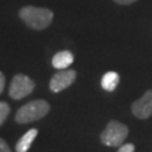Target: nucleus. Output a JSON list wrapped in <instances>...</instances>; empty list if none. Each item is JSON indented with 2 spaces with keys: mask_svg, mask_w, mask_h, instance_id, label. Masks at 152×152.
<instances>
[{
  "mask_svg": "<svg viewBox=\"0 0 152 152\" xmlns=\"http://www.w3.org/2000/svg\"><path fill=\"white\" fill-rule=\"evenodd\" d=\"M19 17L28 27L36 31L45 29L53 22V12L50 9L34 6L23 7L19 11Z\"/></svg>",
  "mask_w": 152,
  "mask_h": 152,
  "instance_id": "f257e3e1",
  "label": "nucleus"
},
{
  "mask_svg": "<svg viewBox=\"0 0 152 152\" xmlns=\"http://www.w3.org/2000/svg\"><path fill=\"white\" fill-rule=\"evenodd\" d=\"M50 104L44 99H35L25 104L17 110L15 121L18 124H28L46 116L50 112Z\"/></svg>",
  "mask_w": 152,
  "mask_h": 152,
  "instance_id": "f03ea898",
  "label": "nucleus"
},
{
  "mask_svg": "<svg viewBox=\"0 0 152 152\" xmlns=\"http://www.w3.org/2000/svg\"><path fill=\"white\" fill-rule=\"evenodd\" d=\"M129 135L127 125L118 121H110L100 134V140L107 147H121Z\"/></svg>",
  "mask_w": 152,
  "mask_h": 152,
  "instance_id": "7ed1b4c3",
  "label": "nucleus"
},
{
  "mask_svg": "<svg viewBox=\"0 0 152 152\" xmlns=\"http://www.w3.org/2000/svg\"><path fill=\"white\" fill-rule=\"evenodd\" d=\"M35 88V82L26 75L18 73L14 76L9 86V96L15 100H19L31 95Z\"/></svg>",
  "mask_w": 152,
  "mask_h": 152,
  "instance_id": "20e7f679",
  "label": "nucleus"
},
{
  "mask_svg": "<svg viewBox=\"0 0 152 152\" xmlns=\"http://www.w3.org/2000/svg\"><path fill=\"white\" fill-rule=\"evenodd\" d=\"M77 78L75 70H62L56 72L50 80V89L53 92H60L70 87Z\"/></svg>",
  "mask_w": 152,
  "mask_h": 152,
  "instance_id": "39448f33",
  "label": "nucleus"
},
{
  "mask_svg": "<svg viewBox=\"0 0 152 152\" xmlns=\"http://www.w3.org/2000/svg\"><path fill=\"white\" fill-rule=\"evenodd\" d=\"M132 113L140 120H147L152 115V89L132 104Z\"/></svg>",
  "mask_w": 152,
  "mask_h": 152,
  "instance_id": "423d86ee",
  "label": "nucleus"
},
{
  "mask_svg": "<svg viewBox=\"0 0 152 152\" xmlns=\"http://www.w3.org/2000/svg\"><path fill=\"white\" fill-rule=\"evenodd\" d=\"M73 62V54L70 51H61L58 52L52 58V65L55 69L64 70Z\"/></svg>",
  "mask_w": 152,
  "mask_h": 152,
  "instance_id": "0eeeda50",
  "label": "nucleus"
},
{
  "mask_svg": "<svg viewBox=\"0 0 152 152\" xmlns=\"http://www.w3.org/2000/svg\"><path fill=\"white\" fill-rule=\"evenodd\" d=\"M37 134H38V131L36 130V129H31V130H28L16 143L15 151L27 152L28 150H29L31 145H32V143L34 142V140H35V137L37 136Z\"/></svg>",
  "mask_w": 152,
  "mask_h": 152,
  "instance_id": "6e6552de",
  "label": "nucleus"
},
{
  "mask_svg": "<svg viewBox=\"0 0 152 152\" xmlns=\"http://www.w3.org/2000/svg\"><path fill=\"white\" fill-rule=\"evenodd\" d=\"M120 83V75L115 71L106 72L102 78V87L106 91H114Z\"/></svg>",
  "mask_w": 152,
  "mask_h": 152,
  "instance_id": "1a4fd4ad",
  "label": "nucleus"
},
{
  "mask_svg": "<svg viewBox=\"0 0 152 152\" xmlns=\"http://www.w3.org/2000/svg\"><path fill=\"white\" fill-rule=\"evenodd\" d=\"M9 113H10V106L6 102H0V126L5 123Z\"/></svg>",
  "mask_w": 152,
  "mask_h": 152,
  "instance_id": "9d476101",
  "label": "nucleus"
},
{
  "mask_svg": "<svg viewBox=\"0 0 152 152\" xmlns=\"http://www.w3.org/2000/svg\"><path fill=\"white\" fill-rule=\"evenodd\" d=\"M135 151V147L132 143H127L124 145H121V148L118 149L117 152H134Z\"/></svg>",
  "mask_w": 152,
  "mask_h": 152,
  "instance_id": "9b49d317",
  "label": "nucleus"
},
{
  "mask_svg": "<svg viewBox=\"0 0 152 152\" xmlns=\"http://www.w3.org/2000/svg\"><path fill=\"white\" fill-rule=\"evenodd\" d=\"M0 152H12L9 145L7 144V142L1 137H0Z\"/></svg>",
  "mask_w": 152,
  "mask_h": 152,
  "instance_id": "f8f14e48",
  "label": "nucleus"
},
{
  "mask_svg": "<svg viewBox=\"0 0 152 152\" xmlns=\"http://www.w3.org/2000/svg\"><path fill=\"white\" fill-rule=\"evenodd\" d=\"M5 83H6L5 76H4V73L0 71V94L4 91V89H5Z\"/></svg>",
  "mask_w": 152,
  "mask_h": 152,
  "instance_id": "ddd939ff",
  "label": "nucleus"
},
{
  "mask_svg": "<svg viewBox=\"0 0 152 152\" xmlns=\"http://www.w3.org/2000/svg\"><path fill=\"white\" fill-rule=\"evenodd\" d=\"M114 1L118 5H131V4L135 2L137 0H114Z\"/></svg>",
  "mask_w": 152,
  "mask_h": 152,
  "instance_id": "4468645a",
  "label": "nucleus"
}]
</instances>
